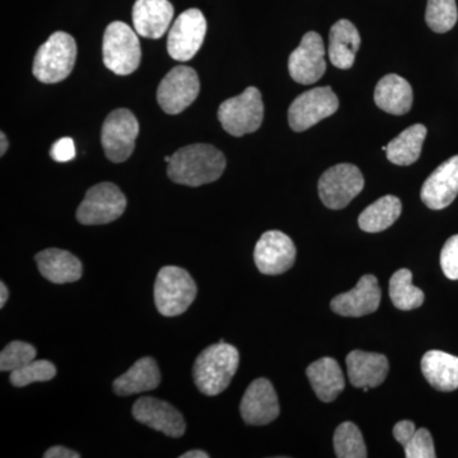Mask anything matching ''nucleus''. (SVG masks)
<instances>
[{
  "label": "nucleus",
  "mask_w": 458,
  "mask_h": 458,
  "mask_svg": "<svg viewBox=\"0 0 458 458\" xmlns=\"http://www.w3.org/2000/svg\"><path fill=\"white\" fill-rule=\"evenodd\" d=\"M174 18V7L168 0H137L132 7V23L141 38H161Z\"/></svg>",
  "instance_id": "obj_19"
},
{
  "label": "nucleus",
  "mask_w": 458,
  "mask_h": 458,
  "mask_svg": "<svg viewBox=\"0 0 458 458\" xmlns=\"http://www.w3.org/2000/svg\"><path fill=\"white\" fill-rule=\"evenodd\" d=\"M138 134L140 123L131 110L117 108L113 111L102 125L101 143L105 155L114 164L131 158Z\"/></svg>",
  "instance_id": "obj_8"
},
{
  "label": "nucleus",
  "mask_w": 458,
  "mask_h": 458,
  "mask_svg": "<svg viewBox=\"0 0 458 458\" xmlns=\"http://www.w3.org/2000/svg\"><path fill=\"white\" fill-rule=\"evenodd\" d=\"M334 448L339 458H366L367 448L360 428L352 421H345L336 428Z\"/></svg>",
  "instance_id": "obj_30"
},
{
  "label": "nucleus",
  "mask_w": 458,
  "mask_h": 458,
  "mask_svg": "<svg viewBox=\"0 0 458 458\" xmlns=\"http://www.w3.org/2000/svg\"><path fill=\"white\" fill-rule=\"evenodd\" d=\"M324 41L318 32H307L297 47L289 56L288 68L291 77L300 84L318 82L327 72Z\"/></svg>",
  "instance_id": "obj_13"
},
{
  "label": "nucleus",
  "mask_w": 458,
  "mask_h": 458,
  "mask_svg": "<svg viewBox=\"0 0 458 458\" xmlns=\"http://www.w3.org/2000/svg\"><path fill=\"white\" fill-rule=\"evenodd\" d=\"M77 60L73 36L55 32L41 45L33 60V75L41 83H59L71 75Z\"/></svg>",
  "instance_id": "obj_3"
},
{
  "label": "nucleus",
  "mask_w": 458,
  "mask_h": 458,
  "mask_svg": "<svg viewBox=\"0 0 458 458\" xmlns=\"http://www.w3.org/2000/svg\"><path fill=\"white\" fill-rule=\"evenodd\" d=\"M35 346L31 344L20 342L9 343L2 352H0V369L2 372H13V370L22 369L30 361L36 360Z\"/></svg>",
  "instance_id": "obj_33"
},
{
  "label": "nucleus",
  "mask_w": 458,
  "mask_h": 458,
  "mask_svg": "<svg viewBox=\"0 0 458 458\" xmlns=\"http://www.w3.org/2000/svg\"><path fill=\"white\" fill-rule=\"evenodd\" d=\"M0 140H2V149H0V155L4 156V153L7 152L8 149V140L7 137H5L4 132H0Z\"/></svg>",
  "instance_id": "obj_41"
},
{
  "label": "nucleus",
  "mask_w": 458,
  "mask_h": 458,
  "mask_svg": "<svg viewBox=\"0 0 458 458\" xmlns=\"http://www.w3.org/2000/svg\"><path fill=\"white\" fill-rule=\"evenodd\" d=\"M412 89L408 81L397 74H387L377 83L375 102L377 106L391 114H408L412 106Z\"/></svg>",
  "instance_id": "obj_24"
},
{
  "label": "nucleus",
  "mask_w": 458,
  "mask_h": 458,
  "mask_svg": "<svg viewBox=\"0 0 458 458\" xmlns=\"http://www.w3.org/2000/svg\"><path fill=\"white\" fill-rule=\"evenodd\" d=\"M200 81L190 66L179 65L165 74L157 89V101L165 114H179L197 99Z\"/></svg>",
  "instance_id": "obj_10"
},
{
  "label": "nucleus",
  "mask_w": 458,
  "mask_h": 458,
  "mask_svg": "<svg viewBox=\"0 0 458 458\" xmlns=\"http://www.w3.org/2000/svg\"><path fill=\"white\" fill-rule=\"evenodd\" d=\"M207 35V20L199 9H188L168 32L167 51L177 62H189L200 50Z\"/></svg>",
  "instance_id": "obj_12"
},
{
  "label": "nucleus",
  "mask_w": 458,
  "mask_h": 458,
  "mask_svg": "<svg viewBox=\"0 0 458 458\" xmlns=\"http://www.w3.org/2000/svg\"><path fill=\"white\" fill-rule=\"evenodd\" d=\"M458 195V156L443 162L428 177L421 188V200L429 209L442 210L450 207Z\"/></svg>",
  "instance_id": "obj_18"
},
{
  "label": "nucleus",
  "mask_w": 458,
  "mask_h": 458,
  "mask_svg": "<svg viewBox=\"0 0 458 458\" xmlns=\"http://www.w3.org/2000/svg\"><path fill=\"white\" fill-rule=\"evenodd\" d=\"M339 108L330 87H318L302 93L292 102L288 111L289 125L294 131H304L336 113Z\"/></svg>",
  "instance_id": "obj_11"
},
{
  "label": "nucleus",
  "mask_w": 458,
  "mask_h": 458,
  "mask_svg": "<svg viewBox=\"0 0 458 458\" xmlns=\"http://www.w3.org/2000/svg\"><path fill=\"white\" fill-rule=\"evenodd\" d=\"M45 458H80L81 454L78 452L68 450V448L62 447V445H55L45 452Z\"/></svg>",
  "instance_id": "obj_38"
},
{
  "label": "nucleus",
  "mask_w": 458,
  "mask_h": 458,
  "mask_svg": "<svg viewBox=\"0 0 458 458\" xmlns=\"http://www.w3.org/2000/svg\"><path fill=\"white\" fill-rule=\"evenodd\" d=\"M415 432H417V428H415V424L410 420H401L394 427V439H396L403 447L408 445Z\"/></svg>",
  "instance_id": "obj_37"
},
{
  "label": "nucleus",
  "mask_w": 458,
  "mask_h": 458,
  "mask_svg": "<svg viewBox=\"0 0 458 458\" xmlns=\"http://www.w3.org/2000/svg\"><path fill=\"white\" fill-rule=\"evenodd\" d=\"M104 64L117 75H129L140 68V42L126 23L114 21L107 26L102 45Z\"/></svg>",
  "instance_id": "obj_5"
},
{
  "label": "nucleus",
  "mask_w": 458,
  "mask_h": 458,
  "mask_svg": "<svg viewBox=\"0 0 458 458\" xmlns=\"http://www.w3.org/2000/svg\"><path fill=\"white\" fill-rule=\"evenodd\" d=\"M240 366L236 346L221 340L200 352L194 364L192 376L200 393L216 396L227 390Z\"/></svg>",
  "instance_id": "obj_2"
},
{
  "label": "nucleus",
  "mask_w": 458,
  "mask_h": 458,
  "mask_svg": "<svg viewBox=\"0 0 458 458\" xmlns=\"http://www.w3.org/2000/svg\"><path fill=\"white\" fill-rule=\"evenodd\" d=\"M56 376V367L49 360H32L22 369L11 373V384L16 387H25L33 382H47Z\"/></svg>",
  "instance_id": "obj_32"
},
{
  "label": "nucleus",
  "mask_w": 458,
  "mask_h": 458,
  "mask_svg": "<svg viewBox=\"0 0 458 458\" xmlns=\"http://www.w3.org/2000/svg\"><path fill=\"white\" fill-rule=\"evenodd\" d=\"M427 137V128L421 123H415L397 135L387 147L382 148L387 155L388 161L397 165H410L418 161Z\"/></svg>",
  "instance_id": "obj_27"
},
{
  "label": "nucleus",
  "mask_w": 458,
  "mask_h": 458,
  "mask_svg": "<svg viewBox=\"0 0 458 458\" xmlns=\"http://www.w3.org/2000/svg\"><path fill=\"white\" fill-rule=\"evenodd\" d=\"M360 47V32L351 21L340 20L331 27L328 57L336 68L351 69Z\"/></svg>",
  "instance_id": "obj_26"
},
{
  "label": "nucleus",
  "mask_w": 458,
  "mask_h": 458,
  "mask_svg": "<svg viewBox=\"0 0 458 458\" xmlns=\"http://www.w3.org/2000/svg\"><path fill=\"white\" fill-rule=\"evenodd\" d=\"M159 384L161 373L157 361L153 358L144 357L135 361L128 372L114 379V391L119 396H131L156 390Z\"/></svg>",
  "instance_id": "obj_22"
},
{
  "label": "nucleus",
  "mask_w": 458,
  "mask_h": 458,
  "mask_svg": "<svg viewBox=\"0 0 458 458\" xmlns=\"http://www.w3.org/2000/svg\"><path fill=\"white\" fill-rule=\"evenodd\" d=\"M167 174L174 182L198 188L214 182L225 172V157L210 144H190L171 156Z\"/></svg>",
  "instance_id": "obj_1"
},
{
  "label": "nucleus",
  "mask_w": 458,
  "mask_h": 458,
  "mask_svg": "<svg viewBox=\"0 0 458 458\" xmlns=\"http://www.w3.org/2000/svg\"><path fill=\"white\" fill-rule=\"evenodd\" d=\"M240 410L243 420L250 426H267L279 417L278 396L269 379H255L247 387Z\"/></svg>",
  "instance_id": "obj_16"
},
{
  "label": "nucleus",
  "mask_w": 458,
  "mask_h": 458,
  "mask_svg": "<svg viewBox=\"0 0 458 458\" xmlns=\"http://www.w3.org/2000/svg\"><path fill=\"white\" fill-rule=\"evenodd\" d=\"M381 288L375 276H361L357 286L331 301V309L344 318H363L378 310Z\"/></svg>",
  "instance_id": "obj_17"
},
{
  "label": "nucleus",
  "mask_w": 458,
  "mask_h": 458,
  "mask_svg": "<svg viewBox=\"0 0 458 458\" xmlns=\"http://www.w3.org/2000/svg\"><path fill=\"white\" fill-rule=\"evenodd\" d=\"M297 250L291 237L280 231L265 232L255 246L256 267L265 276H279L294 265Z\"/></svg>",
  "instance_id": "obj_14"
},
{
  "label": "nucleus",
  "mask_w": 458,
  "mask_h": 458,
  "mask_svg": "<svg viewBox=\"0 0 458 458\" xmlns=\"http://www.w3.org/2000/svg\"><path fill=\"white\" fill-rule=\"evenodd\" d=\"M132 417L140 424L164 433L171 438H180L186 430L185 419L179 410L174 409L171 403L155 397H140L132 406Z\"/></svg>",
  "instance_id": "obj_15"
},
{
  "label": "nucleus",
  "mask_w": 458,
  "mask_h": 458,
  "mask_svg": "<svg viewBox=\"0 0 458 458\" xmlns=\"http://www.w3.org/2000/svg\"><path fill=\"white\" fill-rule=\"evenodd\" d=\"M181 458H208L209 457V454H207V452L204 451H189L186 452V454H181Z\"/></svg>",
  "instance_id": "obj_39"
},
{
  "label": "nucleus",
  "mask_w": 458,
  "mask_h": 458,
  "mask_svg": "<svg viewBox=\"0 0 458 458\" xmlns=\"http://www.w3.org/2000/svg\"><path fill=\"white\" fill-rule=\"evenodd\" d=\"M198 288L188 271L179 267L159 270L155 284L156 307L165 318H174L188 311L197 298Z\"/></svg>",
  "instance_id": "obj_4"
},
{
  "label": "nucleus",
  "mask_w": 458,
  "mask_h": 458,
  "mask_svg": "<svg viewBox=\"0 0 458 458\" xmlns=\"http://www.w3.org/2000/svg\"><path fill=\"white\" fill-rule=\"evenodd\" d=\"M218 119L223 129L233 137H243L258 131L264 120L260 90L249 87L236 98L223 102L219 106Z\"/></svg>",
  "instance_id": "obj_6"
},
{
  "label": "nucleus",
  "mask_w": 458,
  "mask_h": 458,
  "mask_svg": "<svg viewBox=\"0 0 458 458\" xmlns=\"http://www.w3.org/2000/svg\"><path fill=\"white\" fill-rule=\"evenodd\" d=\"M441 267L448 279L458 280V234L452 236L443 246Z\"/></svg>",
  "instance_id": "obj_35"
},
{
  "label": "nucleus",
  "mask_w": 458,
  "mask_h": 458,
  "mask_svg": "<svg viewBox=\"0 0 458 458\" xmlns=\"http://www.w3.org/2000/svg\"><path fill=\"white\" fill-rule=\"evenodd\" d=\"M172 157H165V161L170 164Z\"/></svg>",
  "instance_id": "obj_42"
},
{
  "label": "nucleus",
  "mask_w": 458,
  "mask_h": 458,
  "mask_svg": "<svg viewBox=\"0 0 458 458\" xmlns=\"http://www.w3.org/2000/svg\"><path fill=\"white\" fill-rule=\"evenodd\" d=\"M35 260L42 276L55 284L74 283L82 278V262L65 250H44L36 255Z\"/></svg>",
  "instance_id": "obj_21"
},
{
  "label": "nucleus",
  "mask_w": 458,
  "mask_h": 458,
  "mask_svg": "<svg viewBox=\"0 0 458 458\" xmlns=\"http://www.w3.org/2000/svg\"><path fill=\"white\" fill-rule=\"evenodd\" d=\"M306 373L313 391L324 403H333L345 387L343 370L333 358H321L313 361Z\"/></svg>",
  "instance_id": "obj_25"
},
{
  "label": "nucleus",
  "mask_w": 458,
  "mask_h": 458,
  "mask_svg": "<svg viewBox=\"0 0 458 458\" xmlns=\"http://www.w3.org/2000/svg\"><path fill=\"white\" fill-rule=\"evenodd\" d=\"M346 367L351 384L364 391L384 384L390 369L386 355L363 351H352L346 357Z\"/></svg>",
  "instance_id": "obj_20"
},
{
  "label": "nucleus",
  "mask_w": 458,
  "mask_h": 458,
  "mask_svg": "<svg viewBox=\"0 0 458 458\" xmlns=\"http://www.w3.org/2000/svg\"><path fill=\"white\" fill-rule=\"evenodd\" d=\"M421 370L432 387L442 393L458 388V357L442 351H429L421 360Z\"/></svg>",
  "instance_id": "obj_23"
},
{
  "label": "nucleus",
  "mask_w": 458,
  "mask_h": 458,
  "mask_svg": "<svg viewBox=\"0 0 458 458\" xmlns=\"http://www.w3.org/2000/svg\"><path fill=\"white\" fill-rule=\"evenodd\" d=\"M401 212L403 204L400 199L394 195H386L366 208L360 214L358 223L364 232L378 233L390 228L399 219Z\"/></svg>",
  "instance_id": "obj_28"
},
{
  "label": "nucleus",
  "mask_w": 458,
  "mask_h": 458,
  "mask_svg": "<svg viewBox=\"0 0 458 458\" xmlns=\"http://www.w3.org/2000/svg\"><path fill=\"white\" fill-rule=\"evenodd\" d=\"M364 177L354 165L340 164L328 168L318 181V194L328 209L339 210L360 194Z\"/></svg>",
  "instance_id": "obj_9"
},
{
  "label": "nucleus",
  "mask_w": 458,
  "mask_h": 458,
  "mask_svg": "<svg viewBox=\"0 0 458 458\" xmlns=\"http://www.w3.org/2000/svg\"><path fill=\"white\" fill-rule=\"evenodd\" d=\"M8 301V288L4 283H0V307H4Z\"/></svg>",
  "instance_id": "obj_40"
},
{
  "label": "nucleus",
  "mask_w": 458,
  "mask_h": 458,
  "mask_svg": "<svg viewBox=\"0 0 458 458\" xmlns=\"http://www.w3.org/2000/svg\"><path fill=\"white\" fill-rule=\"evenodd\" d=\"M390 298L394 306L401 311L419 309L426 300L421 289L412 284V273L409 269H400L391 276Z\"/></svg>",
  "instance_id": "obj_29"
},
{
  "label": "nucleus",
  "mask_w": 458,
  "mask_h": 458,
  "mask_svg": "<svg viewBox=\"0 0 458 458\" xmlns=\"http://www.w3.org/2000/svg\"><path fill=\"white\" fill-rule=\"evenodd\" d=\"M405 456L408 458H436V450H434V442L432 434L429 430L418 429L408 445L403 447Z\"/></svg>",
  "instance_id": "obj_34"
},
{
  "label": "nucleus",
  "mask_w": 458,
  "mask_h": 458,
  "mask_svg": "<svg viewBox=\"0 0 458 458\" xmlns=\"http://www.w3.org/2000/svg\"><path fill=\"white\" fill-rule=\"evenodd\" d=\"M50 156L54 161L64 164V162L72 161L75 157V146L72 138H62L54 143L51 147Z\"/></svg>",
  "instance_id": "obj_36"
},
{
  "label": "nucleus",
  "mask_w": 458,
  "mask_h": 458,
  "mask_svg": "<svg viewBox=\"0 0 458 458\" xmlns=\"http://www.w3.org/2000/svg\"><path fill=\"white\" fill-rule=\"evenodd\" d=\"M126 209V198L122 190L111 182L92 186L77 210L81 225H101L119 219Z\"/></svg>",
  "instance_id": "obj_7"
},
{
  "label": "nucleus",
  "mask_w": 458,
  "mask_h": 458,
  "mask_svg": "<svg viewBox=\"0 0 458 458\" xmlns=\"http://www.w3.org/2000/svg\"><path fill=\"white\" fill-rule=\"evenodd\" d=\"M458 11L456 0H428L426 21L432 31L445 33L456 26Z\"/></svg>",
  "instance_id": "obj_31"
}]
</instances>
